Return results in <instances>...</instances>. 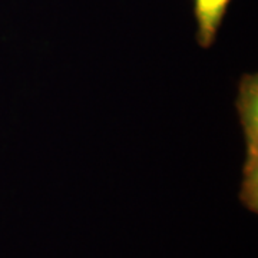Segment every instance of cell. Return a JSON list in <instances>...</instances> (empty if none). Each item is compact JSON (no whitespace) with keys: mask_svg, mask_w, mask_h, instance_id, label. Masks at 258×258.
I'll return each mask as SVG.
<instances>
[{"mask_svg":"<svg viewBox=\"0 0 258 258\" xmlns=\"http://www.w3.org/2000/svg\"><path fill=\"white\" fill-rule=\"evenodd\" d=\"M258 76L242 75L238 85L237 109L240 113V123L244 128V138L247 145L245 165L242 171L240 201L248 211H258Z\"/></svg>","mask_w":258,"mask_h":258,"instance_id":"cell-1","label":"cell"},{"mask_svg":"<svg viewBox=\"0 0 258 258\" xmlns=\"http://www.w3.org/2000/svg\"><path fill=\"white\" fill-rule=\"evenodd\" d=\"M197 22V43L210 49L215 43L232 0H192Z\"/></svg>","mask_w":258,"mask_h":258,"instance_id":"cell-2","label":"cell"}]
</instances>
